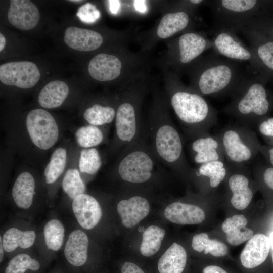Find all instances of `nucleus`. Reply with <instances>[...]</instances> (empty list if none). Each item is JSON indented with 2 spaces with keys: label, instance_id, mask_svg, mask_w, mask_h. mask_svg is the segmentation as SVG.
<instances>
[{
  "label": "nucleus",
  "instance_id": "obj_14",
  "mask_svg": "<svg viewBox=\"0 0 273 273\" xmlns=\"http://www.w3.org/2000/svg\"><path fill=\"white\" fill-rule=\"evenodd\" d=\"M8 19L14 26L23 30L33 29L39 22L40 14L37 7L28 0H12Z\"/></svg>",
  "mask_w": 273,
  "mask_h": 273
},
{
  "label": "nucleus",
  "instance_id": "obj_11",
  "mask_svg": "<svg viewBox=\"0 0 273 273\" xmlns=\"http://www.w3.org/2000/svg\"><path fill=\"white\" fill-rule=\"evenodd\" d=\"M177 48L179 64L186 65L197 60L206 50L212 48V42L205 35L189 32L179 37Z\"/></svg>",
  "mask_w": 273,
  "mask_h": 273
},
{
  "label": "nucleus",
  "instance_id": "obj_18",
  "mask_svg": "<svg viewBox=\"0 0 273 273\" xmlns=\"http://www.w3.org/2000/svg\"><path fill=\"white\" fill-rule=\"evenodd\" d=\"M168 221L178 224H198L205 218L204 211L195 205L174 202L169 204L164 211Z\"/></svg>",
  "mask_w": 273,
  "mask_h": 273
},
{
  "label": "nucleus",
  "instance_id": "obj_49",
  "mask_svg": "<svg viewBox=\"0 0 273 273\" xmlns=\"http://www.w3.org/2000/svg\"><path fill=\"white\" fill-rule=\"evenodd\" d=\"M269 159L271 164L273 165V148L269 150Z\"/></svg>",
  "mask_w": 273,
  "mask_h": 273
},
{
  "label": "nucleus",
  "instance_id": "obj_51",
  "mask_svg": "<svg viewBox=\"0 0 273 273\" xmlns=\"http://www.w3.org/2000/svg\"><path fill=\"white\" fill-rule=\"evenodd\" d=\"M69 1L71 2H73V3H81L82 2V1H80V0H71Z\"/></svg>",
  "mask_w": 273,
  "mask_h": 273
},
{
  "label": "nucleus",
  "instance_id": "obj_15",
  "mask_svg": "<svg viewBox=\"0 0 273 273\" xmlns=\"http://www.w3.org/2000/svg\"><path fill=\"white\" fill-rule=\"evenodd\" d=\"M88 244V236L79 229L73 231L66 241L64 250L65 258L68 264L78 271L87 263Z\"/></svg>",
  "mask_w": 273,
  "mask_h": 273
},
{
  "label": "nucleus",
  "instance_id": "obj_4",
  "mask_svg": "<svg viewBox=\"0 0 273 273\" xmlns=\"http://www.w3.org/2000/svg\"><path fill=\"white\" fill-rule=\"evenodd\" d=\"M211 10L215 29L240 32L257 16L260 1L256 0H215L207 1Z\"/></svg>",
  "mask_w": 273,
  "mask_h": 273
},
{
  "label": "nucleus",
  "instance_id": "obj_37",
  "mask_svg": "<svg viewBox=\"0 0 273 273\" xmlns=\"http://www.w3.org/2000/svg\"><path fill=\"white\" fill-rule=\"evenodd\" d=\"M62 186L63 191L71 199L85 194L86 186L76 169H68L63 177Z\"/></svg>",
  "mask_w": 273,
  "mask_h": 273
},
{
  "label": "nucleus",
  "instance_id": "obj_26",
  "mask_svg": "<svg viewBox=\"0 0 273 273\" xmlns=\"http://www.w3.org/2000/svg\"><path fill=\"white\" fill-rule=\"evenodd\" d=\"M229 186L233 193L231 202L233 207L238 210L246 208L253 197L248 178L243 175L234 174L229 180Z\"/></svg>",
  "mask_w": 273,
  "mask_h": 273
},
{
  "label": "nucleus",
  "instance_id": "obj_12",
  "mask_svg": "<svg viewBox=\"0 0 273 273\" xmlns=\"http://www.w3.org/2000/svg\"><path fill=\"white\" fill-rule=\"evenodd\" d=\"M72 208L78 224L86 230L96 226L102 216L99 203L88 194H83L75 197L72 203Z\"/></svg>",
  "mask_w": 273,
  "mask_h": 273
},
{
  "label": "nucleus",
  "instance_id": "obj_21",
  "mask_svg": "<svg viewBox=\"0 0 273 273\" xmlns=\"http://www.w3.org/2000/svg\"><path fill=\"white\" fill-rule=\"evenodd\" d=\"M240 32L251 44L259 64L273 71V41H263L258 31L248 28H244Z\"/></svg>",
  "mask_w": 273,
  "mask_h": 273
},
{
  "label": "nucleus",
  "instance_id": "obj_41",
  "mask_svg": "<svg viewBox=\"0 0 273 273\" xmlns=\"http://www.w3.org/2000/svg\"><path fill=\"white\" fill-rule=\"evenodd\" d=\"M259 130L262 135L273 138V117L262 121L259 126Z\"/></svg>",
  "mask_w": 273,
  "mask_h": 273
},
{
  "label": "nucleus",
  "instance_id": "obj_5",
  "mask_svg": "<svg viewBox=\"0 0 273 273\" xmlns=\"http://www.w3.org/2000/svg\"><path fill=\"white\" fill-rule=\"evenodd\" d=\"M138 100L132 96L124 97L116 109L113 144L116 152L139 140L146 131L139 113Z\"/></svg>",
  "mask_w": 273,
  "mask_h": 273
},
{
  "label": "nucleus",
  "instance_id": "obj_46",
  "mask_svg": "<svg viewBox=\"0 0 273 273\" xmlns=\"http://www.w3.org/2000/svg\"><path fill=\"white\" fill-rule=\"evenodd\" d=\"M110 12L113 14H116L120 7V3L118 0H111L108 1Z\"/></svg>",
  "mask_w": 273,
  "mask_h": 273
},
{
  "label": "nucleus",
  "instance_id": "obj_39",
  "mask_svg": "<svg viewBox=\"0 0 273 273\" xmlns=\"http://www.w3.org/2000/svg\"><path fill=\"white\" fill-rule=\"evenodd\" d=\"M225 174L226 170L223 167V163L218 160L202 164L198 169V175L208 177L210 185L213 188L220 183Z\"/></svg>",
  "mask_w": 273,
  "mask_h": 273
},
{
  "label": "nucleus",
  "instance_id": "obj_45",
  "mask_svg": "<svg viewBox=\"0 0 273 273\" xmlns=\"http://www.w3.org/2000/svg\"><path fill=\"white\" fill-rule=\"evenodd\" d=\"M203 273H227L223 269L216 265L208 266L204 268Z\"/></svg>",
  "mask_w": 273,
  "mask_h": 273
},
{
  "label": "nucleus",
  "instance_id": "obj_44",
  "mask_svg": "<svg viewBox=\"0 0 273 273\" xmlns=\"http://www.w3.org/2000/svg\"><path fill=\"white\" fill-rule=\"evenodd\" d=\"M134 7L135 10L141 13H145L147 10L146 1L136 0L134 1Z\"/></svg>",
  "mask_w": 273,
  "mask_h": 273
},
{
  "label": "nucleus",
  "instance_id": "obj_24",
  "mask_svg": "<svg viewBox=\"0 0 273 273\" xmlns=\"http://www.w3.org/2000/svg\"><path fill=\"white\" fill-rule=\"evenodd\" d=\"M189 13L183 10L166 14L157 28V34L161 38H167L185 29L190 24Z\"/></svg>",
  "mask_w": 273,
  "mask_h": 273
},
{
  "label": "nucleus",
  "instance_id": "obj_33",
  "mask_svg": "<svg viewBox=\"0 0 273 273\" xmlns=\"http://www.w3.org/2000/svg\"><path fill=\"white\" fill-rule=\"evenodd\" d=\"M116 113V110L112 106L96 103L85 110L83 117L89 124L100 126L112 122Z\"/></svg>",
  "mask_w": 273,
  "mask_h": 273
},
{
  "label": "nucleus",
  "instance_id": "obj_42",
  "mask_svg": "<svg viewBox=\"0 0 273 273\" xmlns=\"http://www.w3.org/2000/svg\"><path fill=\"white\" fill-rule=\"evenodd\" d=\"M121 273H145L138 265L130 262H125L121 270Z\"/></svg>",
  "mask_w": 273,
  "mask_h": 273
},
{
  "label": "nucleus",
  "instance_id": "obj_2",
  "mask_svg": "<svg viewBox=\"0 0 273 273\" xmlns=\"http://www.w3.org/2000/svg\"><path fill=\"white\" fill-rule=\"evenodd\" d=\"M160 105L155 107L146 127L148 142L158 161L177 170L184 165L180 135L167 112Z\"/></svg>",
  "mask_w": 273,
  "mask_h": 273
},
{
  "label": "nucleus",
  "instance_id": "obj_40",
  "mask_svg": "<svg viewBox=\"0 0 273 273\" xmlns=\"http://www.w3.org/2000/svg\"><path fill=\"white\" fill-rule=\"evenodd\" d=\"M79 19L86 23H93L100 17V12L96 6L87 3L81 6L76 14Z\"/></svg>",
  "mask_w": 273,
  "mask_h": 273
},
{
  "label": "nucleus",
  "instance_id": "obj_43",
  "mask_svg": "<svg viewBox=\"0 0 273 273\" xmlns=\"http://www.w3.org/2000/svg\"><path fill=\"white\" fill-rule=\"evenodd\" d=\"M263 179L266 185L273 190V167L265 169L263 173Z\"/></svg>",
  "mask_w": 273,
  "mask_h": 273
},
{
  "label": "nucleus",
  "instance_id": "obj_23",
  "mask_svg": "<svg viewBox=\"0 0 273 273\" xmlns=\"http://www.w3.org/2000/svg\"><path fill=\"white\" fill-rule=\"evenodd\" d=\"M187 262V253L184 247L174 242L159 259V273H182Z\"/></svg>",
  "mask_w": 273,
  "mask_h": 273
},
{
  "label": "nucleus",
  "instance_id": "obj_3",
  "mask_svg": "<svg viewBox=\"0 0 273 273\" xmlns=\"http://www.w3.org/2000/svg\"><path fill=\"white\" fill-rule=\"evenodd\" d=\"M146 129L137 141L119 153L115 170L123 181L134 185L148 182L162 165L156 158L147 141Z\"/></svg>",
  "mask_w": 273,
  "mask_h": 273
},
{
  "label": "nucleus",
  "instance_id": "obj_35",
  "mask_svg": "<svg viewBox=\"0 0 273 273\" xmlns=\"http://www.w3.org/2000/svg\"><path fill=\"white\" fill-rule=\"evenodd\" d=\"M66 161L67 151L65 149L58 148L54 151L44 172L47 184H53L56 181L64 171Z\"/></svg>",
  "mask_w": 273,
  "mask_h": 273
},
{
  "label": "nucleus",
  "instance_id": "obj_10",
  "mask_svg": "<svg viewBox=\"0 0 273 273\" xmlns=\"http://www.w3.org/2000/svg\"><path fill=\"white\" fill-rule=\"evenodd\" d=\"M40 77L38 67L31 62H12L0 66V80L7 85L29 88L37 83Z\"/></svg>",
  "mask_w": 273,
  "mask_h": 273
},
{
  "label": "nucleus",
  "instance_id": "obj_6",
  "mask_svg": "<svg viewBox=\"0 0 273 273\" xmlns=\"http://www.w3.org/2000/svg\"><path fill=\"white\" fill-rule=\"evenodd\" d=\"M170 95L171 105L185 125L196 126L204 121L210 113L209 105L199 94L180 88L173 90Z\"/></svg>",
  "mask_w": 273,
  "mask_h": 273
},
{
  "label": "nucleus",
  "instance_id": "obj_47",
  "mask_svg": "<svg viewBox=\"0 0 273 273\" xmlns=\"http://www.w3.org/2000/svg\"><path fill=\"white\" fill-rule=\"evenodd\" d=\"M4 251L5 250H4L3 244V238L1 236L0 237V262L1 263L2 262L4 259Z\"/></svg>",
  "mask_w": 273,
  "mask_h": 273
},
{
  "label": "nucleus",
  "instance_id": "obj_38",
  "mask_svg": "<svg viewBox=\"0 0 273 273\" xmlns=\"http://www.w3.org/2000/svg\"><path fill=\"white\" fill-rule=\"evenodd\" d=\"M102 165V159L95 148H83L80 151L79 160L80 171L89 175L95 174Z\"/></svg>",
  "mask_w": 273,
  "mask_h": 273
},
{
  "label": "nucleus",
  "instance_id": "obj_32",
  "mask_svg": "<svg viewBox=\"0 0 273 273\" xmlns=\"http://www.w3.org/2000/svg\"><path fill=\"white\" fill-rule=\"evenodd\" d=\"M192 247L196 251H204L205 254L210 253L215 257L224 256L228 252V248L224 243L216 239H210L208 235L205 233L194 236Z\"/></svg>",
  "mask_w": 273,
  "mask_h": 273
},
{
  "label": "nucleus",
  "instance_id": "obj_34",
  "mask_svg": "<svg viewBox=\"0 0 273 273\" xmlns=\"http://www.w3.org/2000/svg\"><path fill=\"white\" fill-rule=\"evenodd\" d=\"M65 235V229L62 222L57 219L49 220L43 228V236L47 248L57 251L61 248Z\"/></svg>",
  "mask_w": 273,
  "mask_h": 273
},
{
  "label": "nucleus",
  "instance_id": "obj_31",
  "mask_svg": "<svg viewBox=\"0 0 273 273\" xmlns=\"http://www.w3.org/2000/svg\"><path fill=\"white\" fill-rule=\"evenodd\" d=\"M165 235V231L156 225H150L144 231L140 252L145 257H150L160 249Z\"/></svg>",
  "mask_w": 273,
  "mask_h": 273
},
{
  "label": "nucleus",
  "instance_id": "obj_22",
  "mask_svg": "<svg viewBox=\"0 0 273 273\" xmlns=\"http://www.w3.org/2000/svg\"><path fill=\"white\" fill-rule=\"evenodd\" d=\"M247 223V218L242 214L234 215L224 221L222 229L229 244L238 246L253 237L254 232L246 227Z\"/></svg>",
  "mask_w": 273,
  "mask_h": 273
},
{
  "label": "nucleus",
  "instance_id": "obj_27",
  "mask_svg": "<svg viewBox=\"0 0 273 273\" xmlns=\"http://www.w3.org/2000/svg\"><path fill=\"white\" fill-rule=\"evenodd\" d=\"M3 244L6 252L10 253L17 248L27 249L34 243L36 234L34 231H21L16 228L7 230L3 236Z\"/></svg>",
  "mask_w": 273,
  "mask_h": 273
},
{
  "label": "nucleus",
  "instance_id": "obj_9",
  "mask_svg": "<svg viewBox=\"0 0 273 273\" xmlns=\"http://www.w3.org/2000/svg\"><path fill=\"white\" fill-rule=\"evenodd\" d=\"M212 48L217 55L236 62H248L255 67H259L252 50L246 47L236 35L227 29H214Z\"/></svg>",
  "mask_w": 273,
  "mask_h": 273
},
{
  "label": "nucleus",
  "instance_id": "obj_17",
  "mask_svg": "<svg viewBox=\"0 0 273 273\" xmlns=\"http://www.w3.org/2000/svg\"><path fill=\"white\" fill-rule=\"evenodd\" d=\"M270 248L269 239L263 234H257L250 238L240 255L242 265L251 269L261 264L267 258Z\"/></svg>",
  "mask_w": 273,
  "mask_h": 273
},
{
  "label": "nucleus",
  "instance_id": "obj_30",
  "mask_svg": "<svg viewBox=\"0 0 273 273\" xmlns=\"http://www.w3.org/2000/svg\"><path fill=\"white\" fill-rule=\"evenodd\" d=\"M218 145L217 141L211 137L195 140L192 144V149L196 153L194 161L202 164L218 160L219 156L216 151Z\"/></svg>",
  "mask_w": 273,
  "mask_h": 273
},
{
  "label": "nucleus",
  "instance_id": "obj_8",
  "mask_svg": "<svg viewBox=\"0 0 273 273\" xmlns=\"http://www.w3.org/2000/svg\"><path fill=\"white\" fill-rule=\"evenodd\" d=\"M258 79L248 76L239 86L242 94L235 103L236 110L239 114L262 116L267 113L269 103L266 91Z\"/></svg>",
  "mask_w": 273,
  "mask_h": 273
},
{
  "label": "nucleus",
  "instance_id": "obj_20",
  "mask_svg": "<svg viewBox=\"0 0 273 273\" xmlns=\"http://www.w3.org/2000/svg\"><path fill=\"white\" fill-rule=\"evenodd\" d=\"M35 183L32 175L28 172L21 173L13 185L12 195L16 206L28 209L31 206L35 193Z\"/></svg>",
  "mask_w": 273,
  "mask_h": 273
},
{
  "label": "nucleus",
  "instance_id": "obj_1",
  "mask_svg": "<svg viewBox=\"0 0 273 273\" xmlns=\"http://www.w3.org/2000/svg\"><path fill=\"white\" fill-rule=\"evenodd\" d=\"M238 63L217 54L199 59L193 70L195 88L203 95L238 89L248 76Z\"/></svg>",
  "mask_w": 273,
  "mask_h": 273
},
{
  "label": "nucleus",
  "instance_id": "obj_52",
  "mask_svg": "<svg viewBox=\"0 0 273 273\" xmlns=\"http://www.w3.org/2000/svg\"><path fill=\"white\" fill-rule=\"evenodd\" d=\"M52 273H63V272H60V271H57V272H52Z\"/></svg>",
  "mask_w": 273,
  "mask_h": 273
},
{
  "label": "nucleus",
  "instance_id": "obj_29",
  "mask_svg": "<svg viewBox=\"0 0 273 273\" xmlns=\"http://www.w3.org/2000/svg\"><path fill=\"white\" fill-rule=\"evenodd\" d=\"M42 267L38 260L26 253H21L9 261L3 273H40Z\"/></svg>",
  "mask_w": 273,
  "mask_h": 273
},
{
  "label": "nucleus",
  "instance_id": "obj_48",
  "mask_svg": "<svg viewBox=\"0 0 273 273\" xmlns=\"http://www.w3.org/2000/svg\"><path fill=\"white\" fill-rule=\"evenodd\" d=\"M6 45V38L4 36L0 33V51H2Z\"/></svg>",
  "mask_w": 273,
  "mask_h": 273
},
{
  "label": "nucleus",
  "instance_id": "obj_13",
  "mask_svg": "<svg viewBox=\"0 0 273 273\" xmlns=\"http://www.w3.org/2000/svg\"><path fill=\"white\" fill-rule=\"evenodd\" d=\"M150 206L148 200L141 195H133L119 201L117 210L123 225L127 228L136 226L149 214Z\"/></svg>",
  "mask_w": 273,
  "mask_h": 273
},
{
  "label": "nucleus",
  "instance_id": "obj_36",
  "mask_svg": "<svg viewBox=\"0 0 273 273\" xmlns=\"http://www.w3.org/2000/svg\"><path fill=\"white\" fill-rule=\"evenodd\" d=\"M77 143L84 148L96 146L104 140L103 132L98 126L87 125L78 128L75 134Z\"/></svg>",
  "mask_w": 273,
  "mask_h": 273
},
{
  "label": "nucleus",
  "instance_id": "obj_16",
  "mask_svg": "<svg viewBox=\"0 0 273 273\" xmlns=\"http://www.w3.org/2000/svg\"><path fill=\"white\" fill-rule=\"evenodd\" d=\"M121 68V62L117 57L101 53L90 60L88 71L93 79L99 81H109L119 76Z\"/></svg>",
  "mask_w": 273,
  "mask_h": 273
},
{
  "label": "nucleus",
  "instance_id": "obj_50",
  "mask_svg": "<svg viewBox=\"0 0 273 273\" xmlns=\"http://www.w3.org/2000/svg\"><path fill=\"white\" fill-rule=\"evenodd\" d=\"M270 243V247H271L273 251V233H271V234L270 235V237L269 238ZM272 261L273 263V253L272 255Z\"/></svg>",
  "mask_w": 273,
  "mask_h": 273
},
{
  "label": "nucleus",
  "instance_id": "obj_53",
  "mask_svg": "<svg viewBox=\"0 0 273 273\" xmlns=\"http://www.w3.org/2000/svg\"><path fill=\"white\" fill-rule=\"evenodd\" d=\"M272 35H273V30H272Z\"/></svg>",
  "mask_w": 273,
  "mask_h": 273
},
{
  "label": "nucleus",
  "instance_id": "obj_7",
  "mask_svg": "<svg viewBox=\"0 0 273 273\" xmlns=\"http://www.w3.org/2000/svg\"><path fill=\"white\" fill-rule=\"evenodd\" d=\"M26 124L31 141L39 148L49 149L57 141L58 127L48 111L41 109L31 111L27 116Z\"/></svg>",
  "mask_w": 273,
  "mask_h": 273
},
{
  "label": "nucleus",
  "instance_id": "obj_19",
  "mask_svg": "<svg viewBox=\"0 0 273 273\" xmlns=\"http://www.w3.org/2000/svg\"><path fill=\"white\" fill-rule=\"evenodd\" d=\"M64 40L73 49L90 51L99 48L103 39L101 35L95 31L70 26L65 31Z\"/></svg>",
  "mask_w": 273,
  "mask_h": 273
},
{
  "label": "nucleus",
  "instance_id": "obj_25",
  "mask_svg": "<svg viewBox=\"0 0 273 273\" xmlns=\"http://www.w3.org/2000/svg\"><path fill=\"white\" fill-rule=\"evenodd\" d=\"M69 87L62 81L55 80L48 83L40 92L38 101L42 107L52 109L60 106L68 96Z\"/></svg>",
  "mask_w": 273,
  "mask_h": 273
},
{
  "label": "nucleus",
  "instance_id": "obj_28",
  "mask_svg": "<svg viewBox=\"0 0 273 273\" xmlns=\"http://www.w3.org/2000/svg\"><path fill=\"white\" fill-rule=\"evenodd\" d=\"M223 144L228 157L234 162L246 161L251 157L250 150L235 131L230 130L224 133Z\"/></svg>",
  "mask_w": 273,
  "mask_h": 273
}]
</instances>
